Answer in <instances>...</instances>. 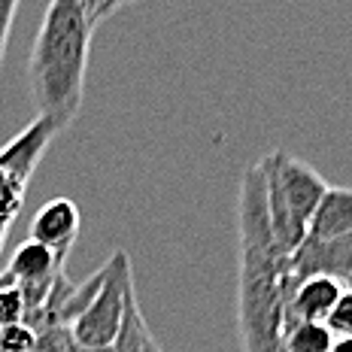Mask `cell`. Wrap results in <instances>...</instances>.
I'll use <instances>...</instances> for the list:
<instances>
[{"instance_id":"obj_1","label":"cell","mask_w":352,"mask_h":352,"mask_svg":"<svg viewBox=\"0 0 352 352\" xmlns=\"http://www.w3.org/2000/svg\"><path fill=\"white\" fill-rule=\"evenodd\" d=\"M285 280V252L270 228L258 161L243 170L237 192V331L243 352L280 349Z\"/></svg>"},{"instance_id":"obj_2","label":"cell","mask_w":352,"mask_h":352,"mask_svg":"<svg viewBox=\"0 0 352 352\" xmlns=\"http://www.w3.org/2000/svg\"><path fill=\"white\" fill-rule=\"evenodd\" d=\"M91 31L94 19L85 0H49L28 58V88L36 116H46L61 128H67L82 107Z\"/></svg>"},{"instance_id":"obj_3","label":"cell","mask_w":352,"mask_h":352,"mask_svg":"<svg viewBox=\"0 0 352 352\" xmlns=\"http://www.w3.org/2000/svg\"><path fill=\"white\" fill-rule=\"evenodd\" d=\"M264 170V197H267V216L274 228L276 246L285 255L307 237L310 219L316 212L328 182L313 170L307 161L276 149L261 158Z\"/></svg>"},{"instance_id":"obj_4","label":"cell","mask_w":352,"mask_h":352,"mask_svg":"<svg viewBox=\"0 0 352 352\" xmlns=\"http://www.w3.org/2000/svg\"><path fill=\"white\" fill-rule=\"evenodd\" d=\"M131 292H134V274H131L128 252L116 249L104 264V283L98 295L85 307L82 316L70 325V340L79 346H113Z\"/></svg>"},{"instance_id":"obj_5","label":"cell","mask_w":352,"mask_h":352,"mask_svg":"<svg viewBox=\"0 0 352 352\" xmlns=\"http://www.w3.org/2000/svg\"><path fill=\"white\" fill-rule=\"evenodd\" d=\"M352 270V234L334 240H313L304 237L300 243L285 255V274L295 280H310V276H331V280H346Z\"/></svg>"},{"instance_id":"obj_6","label":"cell","mask_w":352,"mask_h":352,"mask_svg":"<svg viewBox=\"0 0 352 352\" xmlns=\"http://www.w3.org/2000/svg\"><path fill=\"white\" fill-rule=\"evenodd\" d=\"M79 228H82V212H79V207L70 197H55V201L43 204L36 210L28 240H36V243L55 249L58 255H67L73 240L79 237Z\"/></svg>"},{"instance_id":"obj_7","label":"cell","mask_w":352,"mask_h":352,"mask_svg":"<svg viewBox=\"0 0 352 352\" xmlns=\"http://www.w3.org/2000/svg\"><path fill=\"white\" fill-rule=\"evenodd\" d=\"M343 234H352V188L328 186L310 219L307 237L334 240V237H343Z\"/></svg>"},{"instance_id":"obj_8","label":"cell","mask_w":352,"mask_h":352,"mask_svg":"<svg viewBox=\"0 0 352 352\" xmlns=\"http://www.w3.org/2000/svg\"><path fill=\"white\" fill-rule=\"evenodd\" d=\"M149 337V328H146V319L140 313V304H137V295L131 292L128 304H124V316H122V328L113 340V352H143V343Z\"/></svg>"},{"instance_id":"obj_9","label":"cell","mask_w":352,"mask_h":352,"mask_svg":"<svg viewBox=\"0 0 352 352\" xmlns=\"http://www.w3.org/2000/svg\"><path fill=\"white\" fill-rule=\"evenodd\" d=\"M334 337L328 334V328L322 322H298L295 328H289L280 346L285 352H328Z\"/></svg>"},{"instance_id":"obj_10","label":"cell","mask_w":352,"mask_h":352,"mask_svg":"<svg viewBox=\"0 0 352 352\" xmlns=\"http://www.w3.org/2000/svg\"><path fill=\"white\" fill-rule=\"evenodd\" d=\"M25 182H19L16 176H10L0 167V225L10 228L12 219L19 216L21 210V201H25Z\"/></svg>"},{"instance_id":"obj_11","label":"cell","mask_w":352,"mask_h":352,"mask_svg":"<svg viewBox=\"0 0 352 352\" xmlns=\"http://www.w3.org/2000/svg\"><path fill=\"white\" fill-rule=\"evenodd\" d=\"M322 325L328 328L331 337H352V292L349 289L340 292V298L334 300V307L328 310Z\"/></svg>"},{"instance_id":"obj_12","label":"cell","mask_w":352,"mask_h":352,"mask_svg":"<svg viewBox=\"0 0 352 352\" xmlns=\"http://www.w3.org/2000/svg\"><path fill=\"white\" fill-rule=\"evenodd\" d=\"M36 343V331L25 322H12V325L0 328V352H31Z\"/></svg>"},{"instance_id":"obj_13","label":"cell","mask_w":352,"mask_h":352,"mask_svg":"<svg viewBox=\"0 0 352 352\" xmlns=\"http://www.w3.org/2000/svg\"><path fill=\"white\" fill-rule=\"evenodd\" d=\"M70 346V328H46L36 334L31 352H67Z\"/></svg>"},{"instance_id":"obj_14","label":"cell","mask_w":352,"mask_h":352,"mask_svg":"<svg viewBox=\"0 0 352 352\" xmlns=\"http://www.w3.org/2000/svg\"><path fill=\"white\" fill-rule=\"evenodd\" d=\"M16 10H19V0H0V61H3L6 43H10V28H12V19H16Z\"/></svg>"},{"instance_id":"obj_15","label":"cell","mask_w":352,"mask_h":352,"mask_svg":"<svg viewBox=\"0 0 352 352\" xmlns=\"http://www.w3.org/2000/svg\"><path fill=\"white\" fill-rule=\"evenodd\" d=\"M128 3H140V0H104V3L98 6V12H94V25H98L100 19H107L109 12H116L119 6H128Z\"/></svg>"},{"instance_id":"obj_16","label":"cell","mask_w":352,"mask_h":352,"mask_svg":"<svg viewBox=\"0 0 352 352\" xmlns=\"http://www.w3.org/2000/svg\"><path fill=\"white\" fill-rule=\"evenodd\" d=\"M328 352H352V337H334Z\"/></svg>"},{"instance_id":"obj_17","label":"cell","mask_w":352,"mask_h":352,"mask_svg":"<svg viewBox=\"0 0 352 352\" xmlns=\"http://www.w3.org/2000/svg\"><path fill=\"white\" fill-rule=\"evenodd\" d=\"M67 352H113V349H109V346H79V343H73V340H70Z\"/></svg>"},{"instance_id":"obj_18","label":"cell","mask_w":352,"mask_h":352,"mask_svg":"<svg viewBox=\"0 0 352 352\" xmlns=\"http://www.w3.org/2000/svg\"><path fill=\"white\" fill-rule=\"evenodd\" d=\"M143 352H164V349H161V346H158V340L149 334V337H146V343H143Z\"/></svg>"},{"instance_id":"obj_19","label":"cell","mask_w":352,"mask_h":352,"mask_svg":"<svg viewBox=\"0 0 352 352\" xmlns=\"http://www.w3.org/2000/svg\"><path fill=\"white\" fill-rule=\"evenodd\" d=\"M100 3H104V0H85V6H88V12H91V19H94V12H98Z\"/></svg>"},{"instance_id":"obj_20","label":"cell","mask_w":352,"mask_h":352,"mask_svg":"<svg viewBox=\"0 0 352 352\" xmlns=\"http://www.w3.org/2000/svg\"><path fill=\"white\" fill-rule=\"evenodd\" d=\"M6 234H10V228H6V225H0V252H3V246H6Z\"/></svg>"},{"instance_id":"obj_21","label":"cell","mask_w":352,"mask_h":352,"mask_svg":"<svg viewBox=\"0 0 352 352\" xmlns=\"http://www.w3.org/2000/svg\"><path fill=\"white\" fill-rule=\"evenodd\" d=\"M343 289H349V292H352V270H349V276H346V280H343Z\"/></svg>"}]
</instances>
